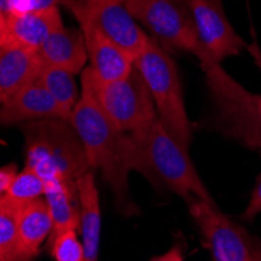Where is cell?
Returning a JSON list of instances; mask_svg holds the SVG:
<instances>
[{
	"label": "cell",
	"instance_id": "obj_15",
	"mask_svg": "<svg viewBox=\"0 0 261 261\" xmlns=\"http://www.w3.org/2000/svg\"><path fill=\"white\" fill-rule=\"evenodd\" d=\"M61 27L63 22L58 8L11 16L8 19V45L39 50L45 39Z\"/></svg>",
	"mask_w": 261,
	"mask_h": 261
},
{
	"label": "cell",
	"instance_id": "obj_8",
	"mask_svg": "<svg viewBox=\"0 0 261 261\" xmlns=\"http://www.w3.org/2000/svg\"><path fill=\"white\" fill-rule=\"evenodd\" d=\"M186 203L203 236L211 261H261L259 243L244 227L222 215L215 202L191 199Z\"/></svg>",
	"mask_w": 261,
	"mask_h": 261
},
{
	"label": "cell",
	"instance_id": "obj_14",
	"mask_svg": "<svg viewBox=\"0 0 261 261\" xmlns=\"http://www.w3.org/2000/svg\"><path fill=\"white\" fill-rule=\"evenodd\" d=\"M38 52L45 64L66 69L75 75L83 72L88 63L86 42L80 29L63 25L45 39Z\"/></svg>",
	"mask_w": 261,
	"mask_h": 261
},
{
	"label": "cell",
	"instance_id": "obj_21",
	"mask_svg": "<svg viewBox=\"0 0 261 261\" xmlns=\"http://www.w3.org/2000/svg\"><path fill=\"white\" fill-rule=\"evenodd\" d=\"M44 191L45 181L32 169L23 168V171L16 174L5 196L17 203H29L32 200L44 197Z\"/></svg>",
	"mask_w": 261,
	"mask_h": 261
},
{
	"label": "cell",
	"instance_id": "obj_20",
	"mask_svg": "<svg viewBox=\"0 0 261 261\" xmlns=\"http://www.w3.org/2000/svg\"><path fill=\"white\" fill-rule=\"evenodd\" d=\"M23 203L0 197V261H25L19 249L17 216Z\"/></svg>",
	"mask_w": 261,
	"mask_h": 261
},
{
	"label": "cell",
	"instance_id": "obj_13",
	"mask_svg": "<svg viewBox=\"0 0 261 261\" xmlns=\"http://www.w3.org/2000/svg\"><path fill=\"white\" fill-rule=\"evenodd\" d=\"M44 61L38 50L8 45L0 49V96L2 102L38 80Z\"/></svg>",
	"mask_w": 261,
	"mask_h": 261
},
{
	"label": "cell",
	"instance_id": "obj_7",
	"mask_svg": "<svg viewBox=\"0 0 261 261\" xmlns=\"http://www.w3.org/2000/svg\"><path fill=\"white\" fill-rule=\"evenodd\" d=\"M141 27L166 52H191L203 57L194 22L185 0H125Z\"/></svg>",
	"mask_w": 261,
	"mask_h": 261
},
{
	"label": "cell",
	"instance_id": "obj_2",
	"mask_svg": "<svg viewBox=\"0 0 261 261\" xmlns=\"http://www.w3.org/2000/svg\"><path fill=\"white\" fill-rule=\"evenodd\" d=\"M25 139V168L36 172L45 183L61 180L77 183L92 172L82 139L69 121L45 119L22 127Z\"/></svg>",
	"mask_w": 261,
	"mask_h": 261
},
{
	"label": "cell",
	"instance_id": "obj_6",
	"mask_svg": "<svg viewBox=\"0 0 261 261\" xmlns=\"http://www.w3.org/2000/svg\"><path fill=\"white\" fill-rule=\"evenodd\" d=\"M82 89L96 100L108 119L125 133L132 135L158 119L149 88L136 67L127 77L105 83L86 66L82 72Z\"/></svg>",
	"mask_w": 261,
	"mask_h": 261
},
{
	"label": "cell",
	"instance_id": "obj_26",
	"mask_svg": "<svg viewBox=\"0 0 261 261\" xmlns=\"http://www.w3.org/2000/svg\"><path fill=\"white\" fill-rule=\"evenodd\" d=\"M150 261H185V252L183 246L180 243H175L168 252H164L163 255L153 256Z\"/></svg>",
	"mask_w": 261,
	"mask_h": 261
},
{
	"label": "cell",
	"instance_id": "obj_28",
	"mask_svg": "<svg viewBox=\"0 0 261 261\" xmlns=\"http://www.w3.org/2000/svg\"><path fill=\"white\" fill-rule=\"evenodd\" d=\"M88 2H107V0H88Z\"/></svg>",
	"mask_w": 261,
	"mask_h": 261
},
{
	"label": "cell",
	"instance_id": "obj_3",
	"mask_svg": "<svg viewBox=\"0 0 261 261\" xmlns=\"http://www.w3.org/2000/svg\"><path fill=\"white\" fill-rule=\"evenodd\" d=\"M132 136L144 155L146 178L153 185L169 188L185 202L191 199L215 202L199 177L188 149L166 130L160 119L132 133Z\"/></svg>",
	"mask_w": 261,
	"mask_h": 261
},
{
	"label": "cell",
	"instance_id": "obj_12",
	"mask_svg": "<svg viewBox=\"0 0 261 261\" xmlns=\"http://www.w3.org/2000/svg\"><path fill=\"white\" fill-rule=\"evenodd\" d=\"M79 23L86 42L88 67L92 70V74L105 83L127 77L135 67V61L89 22Z\"/></svg>",
	"mask_w": 261,
	"mask_h": 261
},
{
	"label": "cell",
	"instance_id": "obj_27",
	"mask_svg": "<svg viewBox=\"0 0 261 261\" xmlns=\"http://www.w3.org/2000/svg\"><path fill=\"white\" fill-rule=\"evenodd\" d=\"M64 0H27L29 11H42V10H50V8H58L60 4Z\"/></svg>",
	"mask_w": 261,
	"mask_h": 261
},
{
	"label": "cell",
	"instance_id": "obj_23",
	"mask_svg": "<svg viewBox=\"0 0 261 261\" xmlns=\"http://www.w3.org/2000/svg\"><path fill=\"white\" fill-rule=\"evenodd\" d=\"M261 213V174L256 180V185L252 191V197L249 200V205L246 208V211L243 213V219L246 221H252L255 216H258Z\"/></svg>",
	"mask_w": 261,
	"mask_h": 261
},
{
	"label": "cell",
	"instance_id": "obj_5",
	"mask_svg": "<svg viewBox=\"0 0 261 261\" xmlns=\"http://www.w3.org/2000/svg\"><path fill=\"white\" fill-rule=\"evenodd\" d=\"M135 67L149 88L161 124L183 147L189 149L193 128L183 100L178 70L169 52L150 39L147 49L135 60Z\"/></svg>",
	"mask_w": 261,
	"mask_h": 261
},
{
	"label": "cell",
	"instance_id": "obj_25",
	"mask_svg": "<svg viewBox=\"0 0 261 261\" xmlns=\"http://www.w3.org/2000/svg\"><path fill=\"white\" fill-rule=\"evenodd\" d=\"M16 174H17V171H16L14 164H8V166H4V168H0V197L7 194Z\"/></svg>",
	"mask_w": 261,
	"mask_h": 261
},
{
	"label": "cell",
	"instance_id": "obj_4",
	"mask_svg": "<svg viewBox=\"0 0 261 261\" xmlns=\"http://www.w3.org/2000/svg\"><path fill=\"white\" fill-rule=\"evenodd\" d=\"M247 50L261 74V52L256 42L249 44ZM200 66L206 77L211 99L218 108L221 132L249 149H261V92L246 91L221 67V63L208 60L200 63Z\"/></svg>",
	"mask_w": 261,
	"mask_h": 261
},
{
	"label": "cell",
	"instance_id": "obj_19",
	"mask_svg": "<svg viewBox=\"0 0 261 261\" xmlns=\"http://www.w3.org/2000/svg\"><path fill=\"white\" fill-rule=\"evenodd\" d=\"M38 80L52 94V97L57 100V103L61 107L67 119L70 121L72 113L82 97V88L75 80V74L44 63Z\"/></svg>",
	"mask_w": 261,
	"mask_h": 261
},
{
	"label": "cell",
	"instance_id": "obj_10",
	"mask_svg": "<svg viewBox=\"0 0 261 261\" xmlns=\"http://www.w3.org/2000/svg\"><path fill=\"white\" fill-rule=\"evenodd\" d=\"M191 13L203 57L200 63L213 60L222 63L225 58L236 57L247 44L234 32L224 11L222 0H185Z\"/></svg>",
	"mask_w": 261,
	"mask_h": 261
},
{
	"label": "cell",
	"instance_id": "obj_1",
	"mask_svg": "<svg viewBox=\"0 0 261 261\" xmlns=\"http://www.w3.org/2000/svg\"><path fill=\"white\" fill-rule=\"evenodd\" d=\"M70 124L82 139L91 169L100 172L113 189L116 203L124 215H135L136 208L130 199L128 175L136 171L146 177L147 169L144 155L133 136L117 128L83 89Z\"/></svg>",
	"mask_w": 261,
	"mask_h": 261
},
{
	"label": "cell",
	"instance_id": "obj_24",
	"mask_svg": "<svg viewBox=\"0 0 261 261\" xmlns=\"http://www.w3.org/2000/svg\"><path fill=\"white\" fill-rule=\"evenodd\" d=\"M29 11L27 0H0V14L7 20L11 16L23 14Z\"/></svg>",
	"mask_w": 261,
	"mask_h": 261
},
{
	"label": "cell",
	"instance_id": "obj_11",
	"mask_svg": "<svg viewBox=\"0 0 261 261\" xmlns=\"http://www.w3.org/2000/svg\"><path fill=\"white\" fill-rule=\"evenodd\" d=\"M45 119L69 121L52 94L39 80L32 82L0 103V125H17Z\"/></svg>",
	"mask_w": 261,
	"mask_h": 261
},
{
	"label": "cell",
	"instance_id": "obj_29",
	"mask_svg": "<svg viewBox=\"0 0 261 261\" xmlns=\"http://www.w3.org/2000/svg\"><path fill=\"white\" fill-rule=\"evenodd\" d=\"M259 255H261V243H259Z\"/></svg>",
	"mask_w": 261,
	"mask_h": 261
},
{
	"label": "cell",
	"instance_id": "obj_16",
	"mask_svg": "<svg viewBox=\"0 0 261 261\" xmlns=\"http://www.w3.org/2000/svg\"><path fill=\"white\" fill-rule=\"evenodd\" d=\"M77 194L80 202V231L85 249V261H99L102 213L92 172H88L77 180Z\"/></svg>",
	"mask_w": 261,
	"mask_h": 261
},
{
	"label": "cell",
	"instance_id": "obj_30",
	"mask_svg": "<svg viewBox=\"0 0 261 261\" xmlns=\"http://www.w3.org/2000/svg\"><path fill=\"white\" fill-rule=\"evenodd\" d=\"M0 103H2V96H0Z\"/></svg>",
	"mask_w": 261,
	"mask_h": 261
},
{
	"label": "cell",
	"instance_id": "obj_18",
	"mask_svg": "<svg viewBox=\"0 0 261 261\" xmlns=\"http://www.w3.org/2000/svg\"><path fill=\"white\" fill-rule=\"evenodd\" d=\"M44 199L54 224L50 238L66 230L80 228V202H75V199H79L77 183L61 180L45 183Z\"/></svg>",
	"mask_w": 261,
	"mask_h": 261
},
{
	"label": "cell",
	"instance_id": "obj_17",
	"mask_svg": "<svg viewBox=\"0 0 261 261\" xmlns=\"http://www.w3.org/2000/svg\"><path fill=\"white\" fill-rule=\"evenodd\" d=\"M52 230L54 224L44 197L22 205L17 216V238L23 259L33 261L38 256L44 241L50 238Z\"/></svg>",
	"mask_w": 261,
	"mask_h": 261
},
{
	"label": "cell",
	"instance_id": "obj_9",
	"mask_svg": "<svg viewBox=\"0 0 261 261\" xmlns=\"http://www.w3.org/2000/svg\"><path fill=\"white\" fill-rule=\"evenodd\" d=\"M63 5L67 7L79 22H89L91 25L99 29L133 61L150 44L152 38L132 16L125 0H107V2L64 0Z\"/></svg>",
	"mask_w": 261,
	"mask_h": 261
},
{
	"label": "cell",
	"instance_id": "obj_22",
	"mask_svg": "<svg viewBox=\"0 0 261 261\" xmlns=\"http://www.w3.org/2000/svg\"><path fill=\"white\" fill-rule=\"evenodd\" d=\"M50 253L55 261H85L83 243L77 230H66L49 240Z\"/></svg>",
	"mask_w": 261,
	"mask_h": 261
}]
</instances>
